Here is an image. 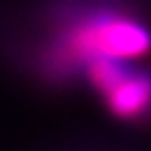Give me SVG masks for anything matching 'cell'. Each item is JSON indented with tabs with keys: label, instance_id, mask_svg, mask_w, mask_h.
Segmentation results:
<instances>
[{
	"label": "cell",
	"instance_id": "cell-1",
	"mask_svg": "<svg viewBox=\"0 0 151 151\" xmlns=\"http://www.w3.org/2000/svg\"><path fill=\"white\" fill-rule=\"evenodd\" d=\"M151 53L149 23L112 2L66 7L48 21L46 37L28 50V71L46 85H69L99 57L142 60Z\"/></svg>",
	"mask_w": 151,
	"mask_h": 151
},
{
	"label": "cell",
	"instance_id": "cell-2",
	"mask_svg": "<svg viewBox=\"0 0 151 151\" xmlns=\"http://www.w3.org/2000/svg\"><path fill=\"white\" fill-rule=\"evenodd\" d=\"M87 83L101 94L105 108L122 122L151 119V69L137 60L99 57L85 69Z\"/></svg>",
	"mask_w": 151,
	"mask_h": 151
}]
</instances>
